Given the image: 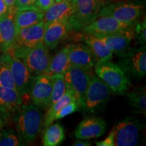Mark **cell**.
Here are the masks:
<instances>
[{
	"instance_id": "11",
	"label": "cell",
	"mask_w": 146,
	"mask_h": 146,
	"mask_svg": "<svg viewBox=\"0 0 146 146\" xmlns=\"http://www.w3.org/2000/svg\"><path fill=\"white\" fill-rule=\"evenodd\" d=\"M119 58L118 65L123 68L129 76L141 78L145 75L146 50L145 45H141L140 47H130Z\"/></svg>"
},
{
	"instance_id": "34",
	"label": "cell",
	"mask_w": 146,
	"mask_h": 146,
	"mask_svg": "<svg viewBox=\"0 0 146 146\" xmlns=\"http://www.w3.org/2000/svg\"><path fill=\"white\" fill-rule=\"evenodd\" d=\"M54 3V0H36V5L41 12H45Z\"/></svg>"
},
{
	"instance_id": "15",
	"label": "cell",
	"mask_w": 146,
	"mask_h": 146,
	"mask_svg": "<svg viewBox=\"0 0 146 146\" xmlns=\"http://www.w3.org/2000/svg\"><path fill=\"white\" fill-rule=\"evenodd\" d=\"M18 9L15 5L8 8L4 16L0 18V50L1 52L10 50L16 39L14 16Z\"/></svg>"
},
{
	"instance_id": "36",
	"label": "cell",
	"mask_w": 146,
	"mask_h": 146,
	"mask_svg": "<svg viewBox=\"0 0 146 146\" xmlns=\"http://www.w3.org/2000/svg\"><path fill=\"white\" fill-rule=\"evenodd\" d=\"M74 146H90L91 145V143L89 141H76L73 143Z\"/></svg>"
},
{
	"instance_id": "35",
	"label": "cell",
	"mask_w": 146,
	"mask_h": 146,
	"mask_svg": "<svg viewBox=\"0 0 146 146\" xmlns=\"http://www.w3.org/2000/svg\"><path fill=\"white\" fill-rule=\"evenodd\" d=\"M8 11V8L5 4L4 0H0V18L4 16Z\"/></svg>"
},
{
	"instance_id": "2",
	"label": "cell",
	"mask_w": 146,
	"mask_h": 146,
	"mask_svg": "<svg viewBox=\"0 0 146 146\" xmlns=\"http://www.w3.org/2000/svg\"><path fill=\"white\" fill-rule=\"evenodd\" d=\"M104 0H71L72 12L68 23L71 31H81L82 29L98 17Z\"/></svg>"
},
{
	"instance_id": "14",
	"label": "cell",
	"mask_w": 146,
	"mask_h": 146,
	"mask_svg": "<svg viewBox=\"0 0 146 146\" xmlns=\"http://www.w3.org/2000/svg\"><path fill=\"white\" fill-rule=\"evenodd\" d=\"M23 98L16 89L0 86V118L7 121L17 114L23 105Z\"/></svg>"
},
{
	"instance_id": "26",
	"label": "cell",
	"mask_w": 146,
	"mask_h": 146,
	"mask_svg": "<svg viewBox=\"0 0 146 146\" xmlns=\"http://www.w3.org/2000/svg\"><path fill=\"white\" fill-rule=\"evenodd\" d=\"M74 101H76L74 95L70 91L67 90L61 99L50 106L45 114L44 120L43 121V130L54 123V117L58 111H60L64 106Z\"/></svg>"
},
{
	"instance_id": "16",
	"label": "cell",
	"mask_w": 146,
	"mask_h": 146,
	"mask_svg": "<svg viewBox=\"0 0 146 146\" xmlns=\"http://www.w3.org/2000/svg\"><path fill=\"white\" fill-rule=\"evenodd\" d=\"M67 47L70 65L91 72L96 64V60L89 47L81 43H71Z\"/></svg>"
},
{
	"instance_id": "18",
	"label": "cell",
	"mask_w": 146,
	"mask_h": 146,
	"mask_svg": "<svg viewBox=\"0 0 146 146\" xmlns=\"http://www.w3.org/2000/svg\"><path fill=\"white\" fill-rule=\"evenodd\" d=\"M70 29L68 19L60 20L45 25L43 43L48 48L53 50L60 44L66 36Z\"/></svg>"
},
{
	"instance_id": "12",
	"label": "cell",
	"mask_w": 146,
	"mask_h": 146,
	"mask_svg": "<svg viewBox=\"0 0 146 146\" xmlns=\"http://www.w3.org/2000/svg\"><path fill=\"white\" fill-rule=\"evenodd\" d=\"M10 66L16 90L22 96L29 94L35 76L22 60L8 52H2Z\"/></svg>"
},
{
	"instance_id": "1",
	"label": "cell",
	"mask_w": 146,
	"mask_h": 146,
	"mask_svg": "<svg viewBox=\"0 0 146 146\" xmlns=\"http://www.w3.org/2000/svg\"><path fill=\"white\" fill-rule=\"evenodd\" d=\"M17 135L22 145L33 143L41 130L43 113L39 107L23 104L13 118Z\"/></svg>"
},
{
	"instance_id": "7",
	"label": "cell",
	"mask_w": 146,
	"mask_h": 146,
	"mask_svg": "<svg viewBox=\"0 0 146 146\" xmlns=\"http://www.w3.org/2000/svg\"><path fill=\"white\" fill-rule=\"evenodd\" d=\"M134 25L118 21L111 16H100L84 27L81 32L93 34L98 36L126 33L133 31Z\"/></svg>"
},
{
	"instance_id": "27",
	"label": "cell",
	"mask_w": 146,
	"mask_h": 146,
	"mask_svg": "<svg viewBox=\"0 0 146 146\" xmlns=\"http://www.w3.org/2000/svg\"><path fill=\"white\" fill-rule=\"evenodd\" d=\"M51 78L52 81V96H51L50 106L61 99L67 91L63 74H54Z\"/></svg>"
},
{
	"instance_id": "40",
	"label": "cell",
	"mask_w": 146,
	"mask_h": 146,
	"mask_svg": "<svg viewBox=\"0 0 146 146\" xmlns=\"http://www.w3.org/2000/svg\"><path fill=\"white\" fill-rule=\"evenodd\" d=\"M61 1H62V0H54V1H56V2H60Z\"/></svg>"
},
{
	"instance_id": "38",
	"label": "cell",
	"mask_w": 146,
	"mask_h": 146,
	"mask_svg": "<svg viewBox=\"0 0 146 146\" xmlns=\"http://www.w3.org/2000/svg\"><path fill=\"white\" fill-rule=\"evenodd\" d=\"M130 1H132V3H137V4H139L143 5V3H145V0H129Z\"/></svg>"
},
{
	"instance_id": "25",
	"label": "cell",
	"mask_w": 146,
	"mask_h": 146,
	"mask_svg": "<svg viewBox=\"0 0 146 146\" xmlns=\"http://www.w3.org/2000/svg\"><path fill=\"white\" fill-rule=\"evenodd\" d=\"M136 114H146V91L145 87H137L133 91L124 93Z\"/></svg>"
},
{
	"instance_id": "10",
	"label": "cell",
	"mask_w": 146,
	"mask_h": 146,
	"mask_svg": "<svg viewBox=\"0 0 146 146\" xmlns=\"http://www.w3.org/2000/svg\"><path fill=\"white\" fill-rule=\"evenodd\" d=\"M45 25V21L43 20L36 25L20 30L16 33V41L13 47L7 52L17 56L22 52L43 42Z\"/></svg>"
},
{
	"instance_id": "4",
	"label": "cell",
	"mask_w": 146,
	"mask_h": 146,
	"mask_svg": "<svg viewBox=\"0 0 146 146\" xmlns=\"http://www.w3.org/2000/svg\"><path fill=\"white\" fill-rule=\"evenodd\" d=\"M143 13L142 5L121 1H105L100 9L98 17L108 16L123 23L135 24Z\"/></svg>"
},
{
	"instance_id": "32",
	"label": "cell",
	"mask_w": 146,
	"mask_h": 146,
	"mask_svg": "<svg viewBox=\"0 0 146 146\" xmlns=\"http://www.w3.org/2000/svg\"><path fill=\"white\" fill-rule=\"evenodd\" d=\"M36 0H16L14 5L18 10H24V9H37V10H39L36 7Z\"/></svg>"
},
{
	"instance_id": "41",
	"label": "cell",
	"mask_w": 146,
	"mask_h": 146,
	"mask_svg": "<svg viewBox=\"0 0 146 146\" xmlns=\"http://www.w3.org/2000/svg\"><path fill=\"white\" fill-rule=\"evenodd\" d=\"M1 118H0V128H1Z\"/></svg>"
},
{
	"instance_id": "3",
	"label": "cell",
	"mask_w": 146,
	"mask_h": 146,
	"mask_svg": "<svg viewBox=\"0 0 146 146\" xmlns=\"http://www.w3.org/2000/svg\"><path fill=\"white\" fill-rule=\"evenodd\" d=\"M95 73L100 77L112 92L124 94L131 87L129 76L119 65L110 61L96 64Z\"/></svg>"
},
{
	"instance_id": "9",
	"label": "cell",
	"mask_w": 146,
	"mask_h": 146,
	"mask_svg": "<svg viewBox=\"0 0 146 146\" xmlns=\"http://www.w3.org/2000/svg\"><path fill=\"white\" fill-rule=\"evenodd\" d=\"M91 75V72L72 66L64 74L67 90L73 93L82 110L84 108L85 94Z\"/></svg>"
},
{
	"instance_id": "8",
	"label": "cell",
	"mask_w": 146,
	"mask_h": 146,
	"mask_svg": "<svg viewBox=\"0 0 146 146\" xmlns=\"http://www.w3.org/2000/svg\"><path fill=\"white\" fill-rule=\"evenodd\" d=\"M16 57L21 59L29 70L35 76L45 74L51 59L48 47L43 42L22 52Z\"/></svg>"
},
{
	"instance_id": "29",
	"label": "cell",
	"mask_w": 146,
	"mask_h": 146,
	"mask_svg": "<svg viewBox=\"0 0 146 146\" xmlns=\"http://www.w3.org/2000/svg\"><path fill=\"white\" fill-rule=\"evenodd\" d=\"M22 145L18 135L12 129H3L0 133V146Z\"/></svg>"
},
{
	"instance_id": "13",
	"label": "cell",
	"mask_w": 146,
	"mask_h": 146,
	"mask_svg": "<svg viewBox=\"0 0 146 146\" xmlns=\"http://www.w3.org/2000/svg\"><path fill=\"white\" fill-rule=\"evenodd\" d=\"M52 81L46 74L36 75L31 87L29 95L33 104L39 108H47L50 105Z\"/></svg>"
},
{
	"instance_id": "20",
	"label": "cell",
	"mask_w": 146,
	"mask_h": 146,
	"mask_svg": "<svg viewBox=\"0 0 146 146\" xmlns=\"http://www.w3.org/2000/svg\"><path fill=\"white\" fill-rule=\"evenodd\" d=\"M102 41L112 50L113 54H116L118 58L125 54L130 48L131 40L134 38L133 31L111 35L99 36Z\"/></svg>"
},
{
	"instance_id": "33",
	"label": "cell",
	"mask_w": 146,
	"mask_h": 146,
	"mask_svg": "<svg viewBox=\"0 0 146 146\" xmlns=\"http://www.w3.org/2000/svg\"><path fill=\"white\" fill-rule=\"evenodd\" d=\"M96 145L98 146H114V129L113 127L112 131L109 133L105 139L101 141H97Z\"/></svg>"
},
{
	"instance_id": "5",
	"label": "cell",
	"mask_w": 146,
	"mask_h": 146,
	"mask_svg": "<svg viewBox=\"0 0 146 146\" xmlns=\"http://www.w3.org/2000/svg\"><path fill=\"white\" fill-rule=\"evenodd\" d=\"M112 91L100 77L92 74L85 98L83 110L95 113L102 110L110 99Z\"/></svg>"
},
{
	"instance_id": "31",
	"label": "cell",
	"mask_w": 146,
	"mask_h": 146,
	"mask_svg": "<svg viewBox=\"0 0 146 146\" xmlns=\"http://www.w3.org/2000/svg\"><path fill=\"white\" fill-rule=\"evenodd\" d=\"M79 108V105H78L77 102L74 101L70 102V103L64 106L62 108L55 114L54 120L55 121V120H58L61 119V118H64L65 116L76 112Z\"/></svg>"
},
{
	"instance_id": "37",
	"label": "cell",
	"mask_w": 146,
	"mask_h": 146,
	"mask_svg": "<svg viewBox=\"0 0 146 146\" xmlns=\"http://www.w3.org/2000/svg\"><path fill=\"white\" fill-rule=\"evenodd\" d=\"M4 1L8 8H11L15 5L16 0H4Z\"/></svg>"
},
{
	"instance_id": "17",
	"label": "cell",
	"mask_w": 146,
	"mask_h": 146,
	"mask_svg": "<svg viewBox=\"0 0 146 146\" xmlns=\"http://www.w3.org/2000/svg\"><path fill=\"white\" fill-rule=\"evenodd\" d=\"M106 123L103 118L89 116L82 120L74 131V136L81 140L91 139L103 135L106 130Z\"/></svg>"
},
{
	"instance_id": "24",
	"label": "cell",
	"mask_w": 146,
	"mask_h": 146,
	"mask_svg": "<svg viewBox=\"0 0 146 146\" xmlns=\"http://www.w3.org/2000/svg\"><path fill=\"white\" fill-rule=\"evenodd\" d=\"M64 139V129L60 123H56L43 130L42 143L44 146H57L62 143Z\"/></svg>"
},
{
	"instance_id": "23",
	"label": "cell",
	"mask_w": 146,
	"mask_h": 146,
	"mask_svg": "<svg viewBox=\"0 0 146 146\" xmlns=\"http://www.w3.org/2000/svg\"><path fill=\"white\" fill-rule=\"evenodd\" d=\"M70 66L68 59V47L66 46L58 51L54 57L51 58L48 69L45 74L50 77L57 74L64 75Z\"/></svg>"
},
{
	"instance_id": "42",
	"label": "cell",
	"mask_w": 146,
	"mask_h": 146,
	"mask_svg": "<svg viewBox=\"0 0 146 146\" xmlns=\"http://www.w3.org/2000/svg\"><path fill=\"white\" fill-rule=\"evenodd\" d=\"M68 1H71V0H68Z\"/></svg>"
},
{
	"instance_id": "30",
	"label": "cell",
	"mask_w": 146,
	"mask_h": 146,
	"mask_svg": "<svg viewBox=\"0 0 146 146\" xmlns=\"http://www.w3.org/2000/svg\"><path fill=\"white\" fill-rule=\"evenodd\" d=\"M146 24L145 18L141 21H138L135 23L133 29L134 38H135L136 42L138 44L143 45L146 42Z\"/></svg>"
},
{
	"instance_id": "19",
	"label": "cell",
	"mask_w": 146,
	"mask_h": 146,
	"mask_svg": "<svg viewBox=\"0 0 146 146\" xmlns=\"http://www.w3.org/2000/svg\"><path fill=\"white\" fill-rule=\"evenodd\" d=\"M80 39L84 41L95 57L97 63L110 61L112 58L113 53L108 45L99 36L93 34L81 32Z\"/></svg>"
},
{
	"instance_id": "6",
	"label": "cell",
	"mask_w": 146,
	"mask_h": 146,
	"mask_svg": "<svg viewBox=\"0 0 146 146\" xmlns=\"http://www.w3.org/2000/svg\"><path fill=\"white\" fill-rule=\"evenodd\" d=\"M144 125L137 118L134 116L124 118L114 127V145H137L140 133Z\"/></svg>"
},
{
	"instance_id": "22",
	"label": "cell",
	"mask_w": 146,
	"mask_h": 146,
	"mask_svg": "<svg viewBox=\"0 0 146 146\" xmlns=\"http://www.w3.org/2000/svg\"><path fill=\"white\" fill-rule=\"evenodd\" d=\"M72 12V7L70 1L62 0L60 2L54 3L44 12L45 25L52 22L60 20L68 19Z\"/></svg>"
},
{
	"instance_id": "21",
	"label": "cell",
	"mask_w": 146,
	"mask_h": 146,
	"mask_svg": "<svg viewBox=\"0 0 146 146\" xmlns=\"http://www.w3.org/2000/svg\"><path fill=\"white\" fill-rule=\"evenodd\" d=\"M44 12L37 9L18 10L14 16L16 33L21 29L36 25L43 21Z\"/></svg>"
},
{
	"instance_id": "28",
	"label": "cell",
	"mask_w": 146,
	"mask_h": 146,
	"mask_svg": "<svg viewBox=\"0 0 146 146\" xmlns=\"http://www.w3.org/2000/svg\"><path fill=\"white\" fill-rule=\"evenodd\" d=\"M0 86L16 89L10 66L3 54H1V61L0 64Z\"/></svg>"
},
{
	"instance_id": "39",
	"label": "cell",
	"mask_w": 146,
	"mask_h": 146,
	"mask_svg": "<svg viewBox=\"0 0 146 146\" xmlns=\"http://www.w3.org/2000/svg\"><path fill=\"white\" fill-rule=\"evenodd\" d=\"M1 51L0 50V64H1Z\"/></svg>"
}]
</instances>
